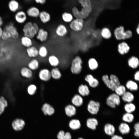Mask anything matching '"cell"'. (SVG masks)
<instances>
[{"instance_id": "6da1fadb", "label": "cell", "mask_w": 139, "mask_h": 139, "mask_svg": "<svg viewBox=\"0 0 139 139\" xmlns=\"http://www.w3.org/2000/svg\"><path fill=\"white\" fill-rule=\"evenodd\" d=\"M80 8L77 6H73L71 9V13L75 18L84 20L88 18L93 11V6L91 0H77Z\"/></svg>"}, {"instance_id": "7a4b0ae2", "label": "cell", "mask_w": 139, "mask_h": 139, "mask_svg": "<svg viewBox=\"0 0 139 139\" xmlns=\"http://www.w3.org/2000/svg\"><path fill=\"white\" fill-rule=\"evenodd\" d=\"M39 29V26L37 23L29 21L24 24L22 29V31L24 36L32 39L36 36Z\"/></svg>"}, {"instance_id": "3957f363", "label": "cell", "mask_w": 139, "mask_h": 139, "mask_svg": "<svg viewBox=\"0 0 139 139\" xmlns=\"http://www.w3.org/2000/svg\"><path fill=\"white\" fill-rule=\"evenodd\" d=\"M102 79L106 86L114 91L116 88L120 84L118 78L114 74H111L109 76L107 74H104L102 76Z\"/></svg>"}, {"instance_id": "277c9868", "label": "cell", "mask_w": 139, "mask_h": 139, "mask_svg": "<svg viewBox=\"0 0 139 139\" xmlns=\"http://www.w3.org/2000/svg\"><path fill=\"white\" fill-rule=\"evenodd\" d=\"M83 60L79 56L77 55L73 59L71 64L70 70L72 73L78 74L82 69Z\"/></svg>"}, {"instance_id": "5b68a950", "label": "cell", "mask_w": 139, "mask_h": 139, "mask_svg": "<svg viewBox=\"0 0 139 139\" xmlns=\"http://www.w3.org/2000/svg\"><path fill=\"white\" fill-rule=\"evenodd\" d=\"M114 34L118 40H125L131 38L132 36V32L130 30L125 31L123 26L117 28L114 31Z\"/></svg>"}, {"instance_id": "8992f818", "label": "cell", "mask_w": 139, "mask_h": 139, "mask_svg": "<svg viewBox=\"0 0 139 139\" xmlns=\"http://www.w3.org/2000/svg\"><path fill=\"white\" fill-rule=\"evenodd\" d=\"M106 103L110 107L115 109L117 106H119L121 103L120 97L115 93H112L107 98Z\"/></svg>"}, {"instance_id": "52a82bcc", "label": "cell", "mask_w": 139, "mask_h": 139, "mask_svg": "<svg viewBox=\"0 0 139 139\" xmlns=\"http://www.w3.org/2000/svg\"><path fill=\"white\" fill-rule=\"evenodd\" d=\"M101 105L98 101L91 100L89 102L87 105L88 112L92 115H97L100 110Z\"/></svg>"}, {"instance_id": "ba28073f", "label": "cell", "mask_w": 139, "mask_h": 139, "mask_svg": "<svg viewBox=\"0 0 139 139\" xmlns=\"http://www.w3.org/2000/svg\"><path fill=\"white\" fill-rule=\"evenodd\" d=\"M84 25V20L78 18H75L69 23L70 29L73 31L79 32L83 29Z\"/></svg>"}, {"instance_id": "9c48e42d", "label": "cell", "mask_w": 139, "mask_h": 139, "mask_svg": "<svg viewBox=\"0 0 139 139\" xmlns=\"http://www.w3.org/2000/svg\"><path fill=\"white\" fill-rule=\"evenodd\" d=\"M131 129L132 127L130 124L123 121L118 126L117 134L122 136L127 135L129 134Z\"/></svg>"}, {"instance_id": "30bf717a", "label": "cell", "mask_w": 139, "mask_h": 139, "mask_svg": "<svg viewBox=\"0 0 139 139\" xmlns=\"http://www.w3.org/2000/svg\"><path fill=\"white\" fill-rule=\"evenodd\" d=\"M99 124L98 119L96 117H91L87 119L86 122L87 127L89 129L94 131L96 130Z\"/></svg>"}, {"instance_id": "8fae6325", "label": "cell", "mask_w": 139, "mask_h": 139, "mask_svg": "<svg viewBox=\"0 0 139 139\" xmlns=\"http://www.w3.org/2000/svg\"><path fill=\"white\" fill-rule=\"evenodd\" d=\"M103 131L106 135L110 137L116 134L117 132L115 126L110 123H107L104 125Z\"/></svg>"}, {"instance_id": "7c38bea8", "label": "cell", "mask_w": 139, "mask_h": 139, "mask_svg": "<svg viewBox=\"0 0 139 139\" xmlns=\"http://www.w3.org/2000/svg\"><path fill=\"white\" fill-rule=\"evenodd\" d=\"M26 12L22 10L18 11L14 15V19L18 23L22 24L24 23L27 19Z\"/></svg>"}, {"instance_id": "4fadbf2b", "label": "cell", "mask_w": 139, "mask_h": 139, "mask_svg": "<svg viewBox=\"0 0 139 139\" xmlns=\"http://www.w3.org/2000/svg\"><path fill=\"white\" fill-rule=\"evenodd\" d=\"M4 29L6 30L11 34V38L17 39L19 37V33L16 27L13 24H8L5 27Z\"/></svg>"}, {"instance_id": "5bb4252c", "label": "cell", "mask_w": 139, "mask_h": 139, "mask_svg": "<svg viewBox=\"0 0 139 139\" xmlns=\"http://www.w3.org/2000/svg\"><path fill=\"white\" fill-rule=\"evenodd\" d=\"M84 80L88 83L89 86L92 88H97L99 84L98 80L91 74L87 75L85 77Z\"/></svg>"}, {"instance_id": "9a60e30c", "label": "cell", "mask_w": 139, "mask_h": 139, "mask_svg": "<svg viewBox=\"0 0 139 139\" xmlns=\"http://www.w3.org/2000/svg\"><path fill=\"white\" fill-rule=\"evenodd\" d=\"M25 125V122L23 119L17 118L14 120L12 123L13 129L15 131H19L22 130Z\"/></svg>"}, {"instance_id": "2e32d148", "label": "cell", "mask_w": 139, "mask_h": 139, "mask_svg": "<svg viewBox=\"0 0 139 139\" xmlns=\"http://www.w3.org/2000/svg\"><path fill=\"white\" fill-rule=\"evenodd\" d=\"M41 110L45 116H51L54 114L55 112L54 107L47 103H45L42 105Z\"/></svg>"}, {"instance_id": "e0dca14e", "label": "cell", "mask_w": 139, "mask_h": 139, "mask_svg": "<svg viewBox=\"0 0 139 139\" xmlns=\"http://www.w3.org/2000/svg\"><path fill=\"white\" fill-rule=\"evenodd\" d=\"M40 12V11L38 7L35 6H32L28 8L26 12L28 16L37 18L39 17Z\"/></svg>"}, {"instance_id": "ac0fdd59", "label": "cell", "mask_w": 139, "mask_h": 139, "mask_svg": "<svg viewBox=\"0 0 139 139\" xmlns=\"http://www.w3.org/2000/svg\"><path fill=\"white\" fill-rule=\"evenodd\" d=\"M38 76L41 80L44 81H49L51 77L50 71L47 68L41 70L39 73Z\"/></svg>"}, {"instance_id": "d6986e66", "label": "cell", "mask_w": 139, "mask_h": 139, "mask_svg": "<svg viewBox=\"0 0 139 139\" xmlns=\"http://www.w3.org/2000/svg\"><path fill=\"white\" fill-rule=\"evenodd\" d=\"M48 36V32L42 28H39L36 35V38L42 42L46 41Z\"/></svg>"}, {"instance_id": "ffe728a7", "label": "cell", "mask_w": 139, "mask_h": 139, "mask_svg": "<svg viewBox=\"0 0 139 139\" xmlns=\"http://www.w3.org/2000/svg\"><path fill=\"white\" fill-rule=\"evenodd\" d=\"M41 22L43 24L49 22L51 19L50 14L45 10L40 11L39 17Z\"/></svg>"}, {"instance_id": "44dd1931", "label": "cell", "mask_w": 139, "mask_h": 139, "mask_svg": "<svg viewBox=\"0 0 139 139\" xmlns=\"http://www.w3.org/2000/svg\"><path fill=\"white\" fill-rule=\"evenodd\" d=\"M55 32L58 36L63 37L67 34L68 30L65 25L61 24H59L56 27Z\"/></svg>"}, {"instance_id": "7402d4cb", "label": "cell", "mask_w": 139, "mask_h": 139, "mask_svg": "<svg viewBox=\"0 0 139 139\" xmlns=\"http://www.w3.org/2000/svg\"><path fill=\"white\" fill-rule=\"evenodd\" d=\"M64 110L66 115L70 117L75 116L77 111L75 107L71 104H69L65 106Z\"/></svg>"}, {"instance_id": "603a6c76", "label": "cell", "mask_w": 139, "mask_h": 139, "mask_svg": "<svg viewBox=\"0 0 139 139\" xmlns=\"http://www.w3.org/2000/svg\"><path fill=\"white\" fill-rule=\"evenodd\" d=\"M26 51L28 56L29 57L35 58L38 56V49L35 46H32L27 48Z\"/></svg>"}, {"instance_id": "cb8c5ba5", "label": "cell", "mask_w": 139, "mask_h": 139, "mask_svg": "<svg viewBox=\"0 0 139 139\" xmlns=\"http://www.w3.org/2000/svg\"><path fill=\"white\" fill-rule=\"evenodd\" d=\"M121 118L123 122L129 124L136 122L135 121V116L132 113L125 112L123 114Z\"/></svg>"}, {"instance_id": "d4e9b609", "label": "cell", "mask_w": 139, "mask_h": 139, "mask_svg": "<svg viewBox=\"0 0 139 139\" xmlns=\"http://www.w3.org/2000/svg\"><path fill=\"white\" fill-rule=\"evenodd\" d=\"M78 91L80 95L82 97L88 96L90 93V89L86 84H80L78 87Z\"/></svg>"}, {"instance_id": "484cf974", "label": "cell", "mask_w": 139, "mask_h": 139, "mask_svg": "<svg viewBox=\"0 0 139 139\" xmlns=\"http://www.w3.org/2000/svg\"><path fill=\"white\" fill-rule=\"evenodd\" d=\"M121 97L122 100L126 103L132 102L135 99L133 93L129 91H126Z\"/></svg>"}, {"instance_id": "4316f807", "label": "cell", "mask_w": 139, "mask_h": 139, "mask_svg": "<svg viewBox=\"0 0 139 139\" xmlns=\"http://www.w3.org/2000/svg\"><path fill=\"white\" fill-rule=\"evenodd\" d=\"M73 105L76 107L81 106L83 103V99L82 96L79 94L75 95L71 100Z\"/></svg>"}, {"instance_id": "83f0119b", "label": "cell", "mask_w": 139, "mask_h": 139, "mask_svg": "<svg viewBox=\"0 0 139 139\" xmlns=\"http://www.w3.org/2000/svg\"><path fill=\"white\" fill-rule=\"evenodd\" d=\"M125 86L126 88L131 92L137 91L138 89V85L135 81L129 80L127 81Z\"/></svg>"}, {"instance_id": "f1b7e54d", "label": "cell", "mask_w": 139, "mask_h": 139, "mask_svg": "<svg viewBox=\"0 0 139 139\" xmlns=\"http://www.w3.org/2000/svg\"><path fill=\"white\" fill-rule=\"evenodd\" d=\"M129 67L132 69H136L139 66V59L134 56H132L129 58L127 61Z\"/></svg>"}, {"instance_id": "f546056e", "label": "cell", "mask_w": 139, "mask_h": 139, "mask_svg": "<svg viewBox=\"0 0 139 139\" xmlns=\"http://www.w3.org/2000/svg\"><path fill=\"white\" fill-rule=\"evenodd\" d=\"M8 8L12 12L15 13L18 11L20 5L19 2L16 0H11L8 4Z\"/></svg>"}, {"instance_id": "4dcf8cb0", "label": "cell", "mask_w": 139, "mask_h": 139, "mask_svg": "<svg viewBox=\"0 0 139 139\" xmlns=\"http://www.w3.org/2000/svg\"><path fill=\"white\" fill-rule=\"evenodd\" d=\"M20 73L22 77L29 79L31 78L33 75L32 71L26 67H23L21 68Z\"/></svg>"}, {"instance_id": "1f68e13d", "label": "cell", "mask_w": 139, "mask_h": 139, "mask_svg": "<svg viewBox=\"0 0 139 139\" xmlns=\"http://www.w3.org/2000/svg\"><path fill=\"white\" fill-rule=\"evenodd\" d=\"M130 49L127 44L124 42L119 43L118 46V51L121 55H123L127 53Z\"/></svg>"}, {"instance_id": "d6a6232c", "label": "cell", "mask_w": 139, "mask_h": 139, "mask_svg": "<svg viewBox=\"0 0 139 139\" xmlns=\"http://www.w3.org/2000/svg\"><path fill=\"white\" fill-rule=\"evenodd\" d=\"M74 17L71 12L65 11L61 14V18L63 21L66 23H70L74 19Z\"/></svg>"}, {"instance_id": "836d02e7", "label": "cell", "mask_w": 139, "mask_h": 139, "mask_svg": "<svg viewBox=\"0 0 139 139\" xmlns=\"http://www.w3.org/2000/svg\"><path fill=\"white\" fill-rule=\"evenodd\" d=\"M22 45L25 47L28 48L33 45V43L32 39L23 36L20 39Z\"/></svg>"}, {"instance_id": "e575fe53", "label": "cell", "mask_w": 139, "mask_h": 139, "mask_svg": "<svg viewBox=\"0 0 139 139\" xmlns=\"http://www.w3.org/2000/svg\"><path fill=\"white\" fill-rule=\"evenodd\" d=\"M69 126L71 129L75 130L80 128L81 126V124L79 120L73 119H71L70 121Z\"/></svg>"}, {"instance_id": "d590c367", "label": "cell", "mask_w": 139, "mask_h": 139, "mask_svg": "<svg viewBox=\"0 0 139 139\" xmlns=\"http://www.w3.org/2000/svg\"><path fill=\"white\" fill-rule=\"evenodd\" d=\"M48 60L50 65L54 67L58 66L60 63L59 58L54 55H50L48 57Z\"/></svg>"}, {"instance_id": "8d00e7d4", "label": "cell", "mask_w": 139, "mask_h": 139, "mask_svg": "<svg viewBox=\"0 0 139 139\" xmlns=\"http://www.w3.org/2000/svg\"><path fill=\"white\" fill-rule=\"evenodd\" d=\"M88 66L89 69L92 71L97 70L99 67V64L94 58H91L88 61Z\"/></svg>"}, {"instance_id": "74e56055", "label": "cell", "mask_w": 139, "mask_h": 139, "mask_svg": "<svg viewBox=\"0 0 139 139\" xmlns=\"http://www.w3.org/2000/svg\"><path fill=\"white\" fill-rule=\"evenodd\" d=\"M124 108L125 112L132 113L136 110V107L133 102L126 103L124 107Z\"/></svg>"}, {"instance_id": "f35d334b", "label": "cell", "mask_w": 139, "mask_h": 139, "mask_svg": "<svg viewBox=\"0 0 139 139\" xmlns=\"http://www.w3.org/2000/svg\"><path fill=\"white\" fill-rule=\"evenodd\" d=\"M28 67L32 71L38 69L39 66L38 61L34 58L31 59L28 63Z\"/></svg>"}, {"instance_id": "ab89813d", "label": "cell", "mask_w": 139, "mask_h": 139, "mask_svg": "<svg viewBox=\"0 0 139 139\" xmlns=\"http://www.w3.org/2000/svg\"><path fill=\"white\" fill-rule=\"evenodd\" d=\"M126 89L125 86L120 84L116 88L114 91L117 95L121 97L127 91Z\"/></svg>"}, {"instance_id": "60d3db41", "label": "cell", "mask_w": 139, "mask_h": 139, "mask_svg": "<svg viewBox=\"0 0 139 139\" xmlns=\"http://www.w3.org/2000/svg\"><path fill=\"white\" fill-rule=\"evenodd\" d=\"M50 72L51 76L55 80L60 79L62 76V74L59 68L57 67L53 68Z\"/></svg>"}, {"instance_id": "b9f144b4", "label": "cell", "mask_w": 139, "mask_h": 139, "mask_svg": "<svg viewBox=\"0 0 139 139\" xmlns=\"http://www.w3.org/2000/svg\"><path fill=\"white\" fill-rule=\"evenodd\" d=\"M8 102L7 100L3 96L0 97V115L4 111L5 108L7 107Z\"/></svg>"}, {"instance_id": "7bdbcfd3", "label": "cell", "mask_w": 139, "mask_h": 139, "mask_svg": "<svg viewBox=\"0 0 139 139\" xmlns=\"http://www.w3.org/2000/svg\"><path fill=\"white\" fill-rule=\"evenodd\" d=\"M57 137L58 139H71V136L69 132H65L62 130L59 132Z\"/></svg>"}, {"instance_id": "ee69618b", "label": "cell", "mask_w": 139, "mask_h": 139, "mask_svg": "<svg viewBox=\"0 0 139 139\" xmlns=\"http://www.w3.org/2000/svg\"><path fill=\"white\" fill-rule=\"evenodd\" d=\"M38 55L42 58H45L47 57L48 52L47 47L45 46H40L38 49Z\"/></svg>"}, {"instance_id": "f6af8a7d", "label": "cell", "mask_w": 139, "mask_h": 139, "mask_svg": "<svg viewBox=\"0 0 139 139\" xmlns=\"http://www.w3.org/2000/svg\"><path fill=\"white\" fill-rule=\"evenodd\" d=\"M101 34L102 37L106 39H109L111 36L110 31L106 28H104L101 29Z\"/></svg>"}, {"instance_id": "bcb514c9", "label": "cell", "mask_w": 139, "mask_h": 139, "mask_svg": "<svg viewBox=\"0 0 139 139\" xmlns=\"http://www.w3.org/2000/svg\"><path fill=\"white\" fill-rule=\"evenodd\" d=\"M37 90L36 86L34 84H32L28 87L27 91L28 93L30 95H34L36 93Z\"/></svg>"}, {"instance_id": "7dc6e473", "label": "cell", "mask_w": 139, "mask_h": 139, "mask_svg": "<svg viewBox=\"0 0 139 139\" xmlns=\"http://www.w3.org/2000/svg\"><path fill=\"white\" fill-rule=\"evenodd\" d=\"M11 38V34L8 31L4 29L1 39L4 41L7 40Z\"/></svg>"}, {"instance_id": "c3c4849f", "label": "cell", "mask_w": 139, "mask_h": 139, "mask_svg": "<svg viewBox=\"0 0 139 139\" xmlns=\"http://www.w3.org/2000/svg\"><path fill=\"white\" fill-rule=\"evenodd\" d=\"M134 132L139 133V123L138 121L134 123L133 126Z\"/></svg>"}, {"instance_id": "681fc988", "label": "cell", "mask_w": 139, "mask_h": 139, "mask_svg": "<svg viewBox=\"0 0 139 139\" xmlns=\"http://www.w3.org/2000/svg\"><path fill=\"white\" fill-rule=\"evenodd\" d=\"M110 139H124L123 136L120 134H115L110 137Z\"/></svg>"}, {"instance_id": "f907efd6", "label": "cell", "mask_w": 139, "mask_h": 139, "mask_svg": "<svg viewBox=\"0 0 139 139\" xmlns=\"http://www.w3.org/2000/svg\"><path fill=\"white\" fill-rule=\"evenodd\" d=\"M33 1L37 4L43 5L46 4L47 0H33Z\"/></svg>"}, {"instance_id": "816d5d0a", "label": "cell", "mask_w": 139, "mask_h": 139, "mask_svg": "<svg viewBox=\"0 0 139 139\" xmlns=\"http://www.w3.org/2000/svg\"><path fill=\"white\" fill-rule=\"evenodd\" d=\"M134 78L135 81H139V71L138 70L137 71L135 72L134 75Z\"/></svg>"}, {"instance_id": "f5cc1de1", "label": "cell", "mask_w": 139, "mask_h": 139, "mask_svg": "<svg viewBox=\"0 0 139 139\" xmlns=\"http://www.w3.org/2000/svg\"><path fill=\"white\" fill-rule=\"evenodd\" d=\"M3 24V21L2 17L0 16V27H2Z\"/></svg>"}, {"instance_id": "db71d44e", "label": "cell", "mask_w": 139, "mask_h": 139, "mask_svg": "<svg viewBox=\"0 0 139 139\" xmlns=\"http://www.w3.org/2000/svg\"><path fill=\"white\" fill-rule=\"evenodd\" d=\"M3 31V29L2 27H0V39H1Z\"/></svg>"}, {"instance_id": "11a10c76", "label": "cell", "mask_w": 139, "mask_h": 139, "mask_svg": "<svg viewBox=\"0 0 139 139\" xmlns=\"http://www.w3.org/2000/svg\"><path fill=\"white\" fill-rule=\"evenodd\" d=\"M136 31L137 33L139 34V26H138V27L136 29Z\"/></svg>"}, {"instance_id": "9f6ffc18", "label": "cell", "mask_w": 139, "mask_h": 139, "mask_svg": "<svg viewBox=\"0 0 139 139\" xmlns=\"http://www.w3.org/2000/svg\"><path fill=\"white\" fill-rule=\"evenodd\" d=\"M25 1L27 2H31L33 1V0H24Z\"/></svg>"}, {"instance_id": "6f0895ef", "label": "cell", "mask_w": 139, "mask_h": 139, "mask_svg": "<svg viewBox=\"0 0 139 139\" xmlns=\"http://www.w3.org/2000/svg\"><path fill=\"white\" fill-rule=\"evenodd\" d=\"M77 139H84L82 137H79Z\"/></svg>"}, {"instance_id": "680465c9", "label": "cell", "mask_w": 139, "mask_h": 139, "mask_svg": "<svg viewBox=\"0 0 139 139\" xmlns=\"http://www.w3.org/2000/svg\"><path fill=\"white\" fill-rule=\"evenodd\" d=\"M95 1H100V0H94Z\"/></svg>"}]
</instances>
